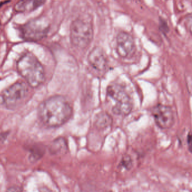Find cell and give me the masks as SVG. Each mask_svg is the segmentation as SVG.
I'll use <instances>...</instances> for the list:
<instances>
[{
    "label": "cell",
    "mask_w": 192,
    "mask_h": 192,
    "mask_svg": "<svg viewBox=\"0 0 192 192\" xmlns=\"http://www.w3.org/2000/svg\"><path fill=\"white\" fill-rule=\"evenodd\" d=\"M72 113L69 102L63 96L55 95L45 100L40 104L38 116L45 126L57 128L69 121Z\"/></svg>",
    "instance_id": "1"
},
{
    "label": "cell",
    "mask_w": 192,
    "mask_h": 192,
    "mask_svg": "<svg viewBox=\"0 0 192 192\" xmlns=\"http://www.w3.org/2000/svg\"><path fill=\"white\" fill-rule=\"evenodd\" d=\"M16 68L19 74L32 89L43 85L45 73L43 65L32 54L27 52L18 60Z\"/></svg>",
    "instance_id": "2"
},
{
    "label": "cell",
    "mask_w": 192,
    "mask_h": 192,
    "mask_svg": "<svg viewBox=\"0 0 192 192\" xmlns=\"http://www.w3.org/2000/svg\"><path fill=\"white\" fill-rule=\"evenodd\" d=\"M32 89L26 82L17 81L0 94V104L8 110L18 109L30 98Z\"/></svg>",
    "instance_id": "3"
},
{
    "label": "cell",
    "mask_w": 192,
    "mask_h": 192,
    "mask_svg": "<svg viewBox=\"0 0 192 192\" xmlns=\"http://www.w3.org/2000/svg\"><path fill=\"white\" fill-rule=\"evenodd\" d=\"M94 36V28L89 19L77 18L72 21L70 27L72 44L80 49H84L91 43Z\"/></svg>",
    "instance_id": "4"
},
{
    "label": "cell",
    "mask_w": 192,
    "mask_h": 192,
    "mask_svg": "<svg viewBox=\"0 0 192 192\" xmlns=\"http://www.w3.org/2000/svg\"><path fill=\"white\" fill-rule=\"evenodd\" d=\"M107 98L114 102L112 108L114 114L118 115H128L132 111L133 104L131 99L125 88L114 84L107 87Z\"/></svg>",
    "instance_id": "5"
},
{
    "label": "cell",
    "mask_w": 192,
    "mask_h": 192,
    "mask_svg": "<svg viewBox=\"0 0 192 192\" xmlns=\"http://www.w3.org/2000/svg\"><path fill=\"white\" fill-rule=\"evenodd\" d=\"M49 29L50 24L45 18H36L21 27V35L23 39L26 41L37 42L46 37Z\"/></svg>",
    "instance_id": "6"
},
{
    "label": "cell",
    "mask_w": 192,
    "mask_h": 192,
    "mask_svg": "<svg viewBox=\"0 0 192 192\" xmlns=\"http://www.w3.org/2000/svg\"><path fill=\"white\" fill-rule=\"evenodd\" d=\"M115 50L121 57H132L136 51L135 41L132 36L125 32L119 33L116 37Z\"/></svg>",
    "instance_id": "7"
},
{
    "label": "cell",
    "mask_w": 192,
    "mask_h": 192,
    "mask_svg": "<svg viewBox=\"0 0 192 192\" xmlns=\"http://www.w3.org/2000/svg\"><path fill=\"white\" fill-rule=\"evenodd\" d=\"M157 126L161 129H169L174 125L175 118L172 109L169 106L158 104L152 110Z\"/></svg>",
    "instance_id": "8"
},
{
    "label": "cell",
    "mask_w": 192,
    "mask_h": 192,
    "mask_svg": "<svg viewBox=\"0 0 192 192\" xmlns=\"http://www.w3.org/2000/svg\"><path fill=\"white\" fill-rule=\"evenodd\" d=\"M88 62L93 68L99 72L106 71L108 58L106 52L101 47L96 46L89 54Z\"/></svg>",
    "instance_id": "9"
},
{
    "label": "cell",
    "mask_w": 192,
    "mask_h": 192,
    "mask_svg": "<svg viewBox=\"0 0 192 192\" xmlns=\"http://www.w3.org/2000/svg\"><path fill=\"white\" fill-rule=\"evenodd\" d=\"M68 150L67 142L63 137L54 140L49 147V151L51 154L60 155L65 154Z\"/></svg>",
    "instance_id": "10"
},
{
    "label": "cell",
    "mask_w": 192,
    "mask_h": 192,
    "mask_svg": "<svg viewBox=\"0 0 192 192\" xmlns=\"http://www.w3.org/2000/svg\"><path fill=\"white\" fill-rule=\"evenodd\" d=\"M112 123V118L109 115L106 113H101L98 115L96 121V125L100 128H106Z\"/></svg>",
    "instance_id": "11"
},
{
    "label": "cell",
    "mask_w": 192,
    "mask_h": 192,
    "mask_svg": "<svg viewBox=\"0 0 192 192\" xmlns=\"http://www.w3.org/2000/svg\"><path fill=\"white\" fill-rule=\"evenodd\" d=\"M44 153V150L42 147L36 146L32 148L30 154V159L32 162L36 161L40 159Z\"/></svg>",
    "instance_id": "12"
},
{
    "label": "cell",
    "mask_w": 192,
    "mask_h": 192,
    "mask_svg": "<svg viewBox=\"0 0 192 192\" xmlns=\"http://www.w3.org/2000/svg\"><path fill=\"white\" fill-rule=\"evenodd\" d=\"M32 4V0H20L15 6V10L21 13L26 11L30 5ZM31 9V7H30Z\"/></svg>",
    "instance_id": "13"
},
{
    "label": "cell",
    "mask_w": 192,
    "mask_h": 192,
    "mask_svg": "<svg viewBox=\"0 0 192 192\" xmlns=\"http://www.w3.org/2000/svg\"><path fill=\"white\" fill-rule=\"evenodd\" d=\"M159 29L164 35H166L169 32V27L167 21L162 18L159 19Z\"/></svg>",
    "instance_id": "14"
},
{
    "label": "cell",
    "mask_w": 192,
    "mask_h": 192,
    "mask_svg": "<svg viewBox=\"0 0 192 192\" xmlns=\"http://www.w3.org/2000/svg\"><path fill=\"white\" fill-rule=\"evenodd\" d=\"M121 166L127 170L130 169L132 166V161L130 157H124L121 161Z\"/></svg>",
    "instance_id": "15"
},
{
    "label": "cell",
    "mask_w": 192,
    "mask_h": 192,
    "mask_svg": "<svg viewBox=\"0 0 192 192\" xmlns=\"http://www.w3.org/2000/svg\"><path fill=\"white\" fill-rule=\"evenodd\" d=\"M46 0H32V4H31V10H35L36 9L38 8L43 5Z\"/></svg>",
    "instance_id": "16"
},
{
    "label": "cell",
    "mask_w": 192,
    "mask_h": 192,
    "mask_svg": "<svg viewBox=\"0 0 192 192\" xmlns=\"http://www.w3.org/2000/svg\"><path fill=\"white\" fill-rule=\"evenodd\" d=\"M187 143L189 145V150L191 152L192 151V135L191 133H189L188 134V136L187 137Z\"/></svg>",
    "instance_id": "17"
}]
</instances>
